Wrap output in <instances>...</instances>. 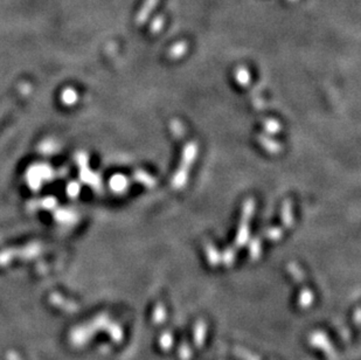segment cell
Masks as SVG:
<instances>
[{"label": "cell", "mask_w": 361, "mask_h": 360, "mask_svg": "<svg viewBox=\"0 0 361 360\" xmlns=\"http://www.w3.org/2000/svg\"><path fill=\"white\" fill-rule=\"evenodd\" d=\"M198 144L195 142H188L182 149V155L179 166L172 178V187L176 190H180L187 184L189 170L194 164L196 156H198Z\"/></svg>", "instance_id": "cell-1"}, {"label": "cell", "mask_w": 361, "mask_h": 360, "mask_svg": "<svg viewBox=\"0 0 361 360\" xmlns=\"http://www.w3.org/2000/svg\"><path fill=\"white\" fill-rule=\"evenodd\" d=\"M234 76H235V80L239 84H241L242 87L247 88L250 90L251 94V102L254 104V107L257 109V110H263L266 108V102H264L263 97L260 95V93L257 92V89L251 87V76L249 70L243 66L237 67L234 72Z\"/></svg>", "instance_id": "cell-2"}, {"label": "cell", "mask_w": 361, "mask_h": 360, "mask_svg": "<svg viewBox=\"0 0 361 360\" xmlns=\"http://www.w3.org/2000/svg\"><path fill=\"white\" fill-rule=\"evenodd\" d=\"M254 209H255V200L251 198L247 199V200L244 201L243 206H242L241 222L239 228V234H237V239H236L237 245L242 246L245 241H247L248 234H249V223H250L252 214H254Z\"/></svg>", "instance_id": "cell-3"}, {"label": "cell", "mask_w": 361, "mask_h": 360, "mask_svg": "<svg viewBox=\"0 0 361 360\" xmlns=\"http://www.w3.org/2000/svg\"><path fill=\"white\" fill-rule=\"evenodd\" d=\"M257 141L259 143L262 145V148L266 149L267 152L271 153V155H277V153L282 151V145L266 133H260L257 136Z\"/></svg>", "instance_id": "cell-4"}, {"label": "cell", "mask_w": 361, "mask_h": 360, "mask_svg": "<svg viewBox=\"0 0 361 360\" xmlns=\"http://www.w3.org/2000/svg\"><path fill=\"white\" fill-rule=\"evenodd\" d=\"M158 0H146L145 4L141 7L140 12L138 13V16L136 18V24L137 25H143L145 21L147 20V18L150 17V14L156 6H157Z\"/></svg>", "instance_id": "cell-5"}, {"label": "cell", "mask_w": 361, "mask_h": 360, "mask_svg": "<svg viewBox=\"0 0 361 360\" xmlns=\"http://www.w3.org/2000/svg\"><path fill=\"white\" fill-rule=\"evenodd\" d=\"M187 51H188V43L186 42V41H179V42L173 44V46L170 48L167 56H169L171 60H177V59H180L181 56H184L186 53H187Z\"/></svg>", "instance_id": "cell-6"}, {"label": "cell", "mask_w": 361, "mask_h": 360, "mask_svg": "<svg viewBox=\"0 0 361 360\" xmlns=\"http://www.w3.org/2000/svg\"><path fill=\"white\" fill-rule=\"evenodd\" d=\"M133 179L137 180V182H139L140 184H143L146 187H154L157 185V180H156L154 177H152L150 173H147V172L144 171H137L135 174H133Z\"/></svg>", "instance_id": "cell-7"}, {"label": "cell", "mask_w": 361, "mask_h": 360, "mask_svg": "<svg viewBox=\"0 0 361 360\" xmlns=\"http://www.w3.org/2000/svg\"><path fill=\"white\" fill-rule=\"evenodd\" d=\"M262 125L264 127V131L268 133L275 134V133H278L281 131L280 122L276 121V119H274V118H264L262 121Z\"/></svg>", "instance_id": "cell-8"}, {"label": "cell", "mask_w": 361, "mask_h": 360, "mask_svg": "<svg viewBox=\"0 0 361 360\" xmlns=\"http://www.w3.org/2000/svg\"><path fill=\"white\" fill-rule=\"evenodd\" d=\"M170 127H171V131H172L174 137L182 138L185 136L184 126H182L180 121H178V119H172L170 123Z\"/></svg>", "instance_id": "cell-9"}, {"label": "cell", "mask_w": 361, "mask_h": 360, "mask_svg": "<svg viewBox=\"0 0 361 360\" xmlns=\"http://www.w3.org/2000/svg\"><path fill=\"white\" fill-rule=\"evenodd\" d=\"M129 185V180L126 179L123 175H118V177H114L111 180V186H113L114 190L116 191H122L125 190Z\"/></svg>", "instance_id": "cell-10"}, {"label": "cell", "mask_w": 361, "mask_h": 360, "mask_svg": "<svg viewBox=\"0 0 361 360\" xmlns=\"http://www.w3.org/2000/svg\"><path fill=\"white\" fill-rule=\"evenodd\" d=\"M164 24H165V19H164L163 16H158L153 21H152V24L150 26V32L152 34H157V33L162 31Z\"/></svg>", "instance_id": "cell-11"}, {"label": "cell", "mask_w": 361, "mask_h": 360, "mask_svg": "<svg viewBox=\"0 0 361 360\" xmlns=\"http://www.w3.org/2000/svg\"><path fill=\"white\" fill-rule=\"evenodd\" d=\"M290 2H295V0H290Z\"/></svg>", "instance_id": "cell-12"}]
</instances>
